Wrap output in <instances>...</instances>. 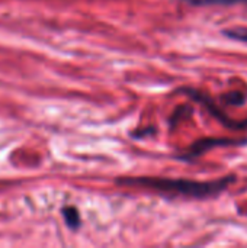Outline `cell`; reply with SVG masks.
<instances>
[{"instance_id":"cell-1","label":"cell","mask_w":247,"mask_h":248,"mask_svg":"<svg viewBox=\"0 0 247 248\" xmlns=\"http://www.w3.org/2000/svg\"><path fill=\"white\" fill-rule=\"evenodd\" d=\"M233 182L236 176L230 174L213 182H198L189 179H167V177H119L115 180L119 186H131L151 190L157 195L170 198H189V199H207L223 193Z\"/></svg>"},{"instance_id":"cell-2","label":"cell","mask_w":247,"mask_h":248,"mask_svg":"<svg viewBox=\"0 0 247 248\" xmlns=\"http://www.w3.org/2000/svg\"><path fill=\"white\" fill-rule=\"evenodd\" d=\"M179 92H181V93H185L186 96H189L191 99L197 100V102L201 103L204 108H207L208 112H210L215 119H218L226 128H229V129H236V131L247 129V119H245V121L231 119L220 106H217V103H215L211 97H208V96L204 94L202 92H199V90H197V89H191V87H182Z\"/></svg>"},{"instance_id":"cell-3","label":"cell","mask_w":247,"mask_h":248,"mask_svg":"<svg viewBox=\"0 0 247 248\" xmlns=\"http://www.w3.org/2000/svg\"><path fill=\"white\" fill-rule=\"evenodd\" d=\"M247 144V138L242 140H233V138H202L199 141H197L195 144H192L188 150H185L182 154L178 155L179 160H185V161H191L194 158L201 157L202 154H205L207 151L217 148V147H229V145H242Z\"/></svg>"},{"instance_id":"cell-4","label":"cell","mask_w":247,"mask_h":248,"mask_svg":"<svg viewBox=\"0 0 247 248\" xmlns=\"http://www.w3.org/2000/svg\"><path fill=\"white\" fill-rule=\"evenodd\" d=\"M63 217H64V221L66 224L71 228V230H77L82 224V219H80V214L79 211L74 208V206H66L63 208Z\"/></svg>"},{"instance_id":"cell-5","label":"cell","mask_w":247,"mask_h":248,"mask_svg":"<svg viewBox=\"0 0 247 248\" xmlns=\"http://www.w3.org/2000/svg\"><path fill=\"white\" fill-rule=\"evenodd\" d=\"M192 6H233L247 4V0H185Z\"/></svg>"},{"instance_id":"cell-6","label":"cell","mask_w":247,"mask_h":248,"mask_svg":"<svg viewBox=\"0 0 247 248\" xmlns=\"http://www.w3.org/2000/svg\"><path fill=\"white\" fill-rule=\"evenodd\" d=\"M223 33L230 39H234V41H239V42H246L247 44V28H243V26L229 28V29H224Z\"/></svg>"},{"instance_id":"cell-7","label":"cell","mask_w":247,"mask_h":248,"mask_svg":"<svg viewBox=\"0 0 247 248\" xmlns=\"http://www.w3.org/2000/svg\"><path fill=\"white\" fill-rule=\"evenodd\" d=\"M223 102L227 103V105H231V106H240L246 102V96L240 92H230V93H226L223 97Z\"/></svg>"}]
</instances>
